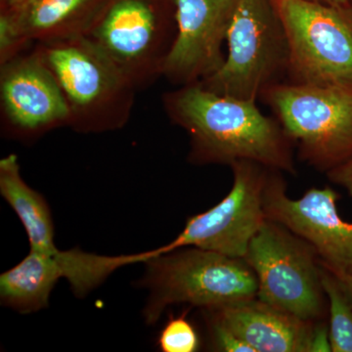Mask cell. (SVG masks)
Instances as JSON below:
<instances>
[{
	"label": "cell",
	"mask_w": 352,
	"mask_h": 352,
	"mask_svg": "<svg viewBox=\"0 0 352 352\" xmlns=\"http://www.w3.org/2000/svg\"><path fill=\"white\" fill-rule=\"evenodd\" d=\"M326 175L331 182L342 187L352 197V157Z\"/></svg>",
	"instance_id": "20"
},
{
	"label": "cell",
	"mask_w": 352,
	"mask_h": 352,
	"mask_svg": "<svg viewBox=\"0 0 352 352\" xmlns=\"http://www.w3.org/2000/svg\"><path fill=\"white\" fill-rule=\"evenodd\" d=\"M176 32L173 0H108L85 36L141 90L163 76Z\"/></svg>",
	"instance_id": "7"
},
{
	"label": "cell",
	"mask_w": 352,
	"mask_h": 352,
	"mask_svg": "<svg viewBox=\"0 0 352 352\" xmlns=\"http://www.w3.org/2000/svg\"><path fill=\"white\" fill-rule=\"evenodd\" d=\"M234 3L235 0H173L177 32L163 71L168 82L197 85L221 69Z\"/></svg>",
	"instance_id": "12"
},
{
	"label": "cell",
	"mask_w": 352,
	"mask_h": 352,
	"mask_svg": "<svg viewBox=\"0 0 352 352\" xmlns=\"http://www.w3.org/2000/svg\"><path fill=\"white\" fill-rule=\"evenodd\" d=\"M289 44L286 82L352 85V4L271 0Z\"/></svg>",
	"instance_id": "8"
},
{
	"label": "cell",
	"mask_w": 352,
	"mask_h": 352,
	"mask_svg": "<svg viewBox=\"0 0 352 352\" xmlns=\"http://www.w3.org/2000/svg\"><path fill=\"white\" fill-rule=\"evenodd\" d=\"M163 104L171 122L189 134L190 163L231 166L251 161L296 175L293 143L256 102L217 94L197 83L166 92Z\"/></svg>",
	"instance_id": "1"
},
{
	"label": "cell",
	"mask_w": 352,
	"mask_h": 352,
	"mask_svg": "<svg viewBox=\"0 0 352 352\" xmlns=\"http://www.w3.org/2000/svg\"><path fill=\"white\" fill-rule=\"evenodd\" d=\"M157 344L163 352H195L200 349V337L183 314L170 316L160 333Z\"/></svg>",
	"instance_id": "18"
},
{
	"label": "cell",
	"mask_w": 352,
	"mask_h": 352,
	"mask_svg": "<svg viewBox=\"0 0 352 352\" xmlns=\"http://www.w3.org/2000/svg\"><path fill=\"white\" fill-rule=\"evenodd\" d=\"M204 312L254 352L331 351L325 321L302 320L256 298Z\"/></svg>",
	"instance_id": "13"
},
{
	"label": "cell",
	"mask_w": 352,
	"mask_h": 352,
	"mask_svg": "<svg viewBox=\"0 0 352 352\" xmlns=\"http://www.w3.org/2000/svg\"><path fill=\"white\" fill-rule=\"evenodd\" d=\"M333 272V271H332ZM336 278H337L338 282L340 288H342L344 293L346 294L347 298L352 305V276L351 275L342 274V273L333 272Z\"/></svg>",
	"instance_id": "21"
},
{
	"label": "cell",
	"mask_w": 352,
	"mask_h": 352,
	"mask_svg": "<svg viewBox=\"0 0 352 352\" xmlns=\"http://www.w3.org/2000/svg\"><path fill=\"white\" fill-rule=\"evenodd\" d=\"M207 321L212 344L217 351L254 352L251 346L217 322L208 318Z\"/></svg>",
	"instance_id": "19"
},
{
	"label": "cell",
	"mask_w": 352,
	"mask_h": 352,
	"mask_svg": "<svg viewBox=\"0 0 352 352\" xmlns=\"http://www.w3.org/2000/svg\"><path fill=\"white\" fill-rule=\"evenodd\" d=\"M316 3L326 4L331 6H347L352 4V0H308Z\"/></svg>",
	"instance_id": "22"
},
{
	"label": "cell",
	"mask_w": 352,
	"mask_h": 352,
	"mask_svg": "<svg viewBox=\"0 0 352 352\" xmlns=\"http://www.w3.org/2000/svg\"><path fill=\"white\" fill-rule=\"evenodd\" d=\"M221 69L199 83L224 96L256 102L264 90L286 82L289 44L271 0H235Z\"/></svg>",
	"instance_id": "5"
},
{
	"label": "cell",
	"mask_w": 352,
	"mask_h": 352,
	"mask_svg": "<svg viewBox=\"0 0 352 352\" xmlns=\"http://www.w3.org/2000/svg\"><path fill=\"white\" fill-rule=\"evenodd\" d=\"M1 1V8H14L19 6L24 0H0Z\"/></svg>",
	"instance_id": "23"
},
{
	"label": "cell",
	"mask_w": 352,
	"mask_h": 352,
	"mask_svg": "<svg viewBox=\"0 0 352 352\" xmlns=\"http://www.w3.org/2000/svg\"><path fill=\"white\" fill-rule=\"evenodd\" d=\"M233 185L219 204L187 219L182 232L157 248L160 254L184 247H196L244 258L254 236L263 226L264 191L272 168L256 162L239 161L231 166Z\"/></svg>",
	"instance_id": "9"
},
{
	"label": "cell",
	"mask_w": 352,
	"mask_h": 352,
	"mask_svg": "<svg viewBox=\"0 0 352 352\" xmlns=\"http://www.w3.org/2000/svg\"><path fill=\"white\" fill-rule=\"evenodd\" d=\"M282 171L271 170L264 191L268 219L283 224L314 248L320 263L335 273L352 276V222L338 212L340 195L331 188H311L289 198Z\"/></svg>",
	"instance_id": "10"
},
{
	"label": "cell",
	"mask_w": 352,
	"mask_h": 352,
	"mask_svg": "<svg viewBox=\"0 0 352 352\" xmlns=\"http://www.w3.org/2000/svg\"><path fill=\"white\" fill-rule=\"evenodd\" d=\"M138 288L148 292L142 316L155 325L166 308L190 305L215 310L256 298L258 279L243 258L196 247L157 254L145 261Z\"/></svg>",
	"instance_id": "2"
},
{
	"label": "cell",
	"mask_w": 352,
	"mask_h": 352,
	"mask_svg": "<svg viewBox=\"0 0 352 352\" xmlns=\"http://www.w3.org/2000/svg\"><path fill=\"white\" fill-rule=\"evenodd\" d=\"M0 194L19 217L32 251L52 252L58 249L50 205L41 193L25 182L16 155L10 154L0 160Z\"/></svg>",
	"instance_id": "16"
},
{
	"label": "cell",
	"mask_w": 352,
	"mask_h": 352,
	"mask_svg": "<svg viewBox=\"0 0 352 352\" xmlns=\"http://www.w3.org/2000/svg\"><path fill=\"white\" fill-rule=\"evenodd\" d=\"M321 280L328 300L331 351L352 352V305L332 271L320 263Z\"/></svg>",
	"instance_id": "17"
},
{
	"label": "cell",
	"mask_w": 352,
	"mask_h": 352,
	"mask_svg": "<svg viewBox=\"0 0 352 352\" xmlns=\"http://www.w3.org/2000/svg\"><path fill=\"white\" fill-rule=\"evenodd\" d=\"M58 252L59 249L52 252L30 250L17 265L2 273L1 305L22 314L47 307L53 289L60 280H66V270Z\"/></svg>",
	"instance_id": "15"
},
{
	"label": "cell",
	"mask_w": 352,
	"mask_h": 352,
	"mask_svg": "<svg viewBox=\"0 0 352 352\" xmlns=\"http://www.w3.org/2000/svg\"><path fill=\"white\" fill-rule=\"evenodd\" d=\"M0 102L2 122L12 138L29 140L69 126L68 102L34 46L0 65Z\"/></svg>",
	"instance_id": "11"
},
{
	"label": "cell",
	"mask_w": 352,
	"mask_h": 352,
	"mask_svg": "<svg viewBox=\"0 0 352 352\" xmlns=\"http://www.w3.org/2000/svg\"><path fill=\"white\" fill-rule=\"evenodd\" d=\"M270 106L300 159L322 173L352 157V85L289 82L264 90Z\"/></svg>",
	"instance_id": "4"
},
{
	"label": "cell",
	"mask_w": 352,
	"mask_h": 352,
	"mask_svg": "<svg viewBox=\"0 0 352 352\" xmlns=\"http://www.w3.org/2000/svg\"><path fill=\"white\" fill-rule=\"evenodd\" d=\"M108 0H24L12 16L21 38L29 43L85 36Z\"/></svg>",
	"instance_id": "14"
},
{
	"label": "cell",
	"mask_w": 352,
	"mask_h": 352,
	"mask_svg": "<svg viewBox=\"0 0 352 352\" xmlns=\"http://www.w3.org/2000/svg\"><path fill=\"white\" fill-rule=\"evenodd\" d=\"M34 48L66 97L69 127L100 133L126 126L138 90L94 41L80 36L34 43Z\"/></svg>",
	"instance_id": "3"
},
{
	"label": "cell",
	"mask_w": 352,
	"mask_h": 352,
	"mask_svg": "<svg viewBox=\"0 0 352 352\" xmlns=\"http://www.w3.org/2000/svg\"><path fill=\"white\" fill-rule=\"evenodd\" d=\"M243 258L258 279L259 300L302 320H326L328 300L320 259L307 240L267 219Z\"/></svg>",
	"instance_id": "6"
}]
</instances>
